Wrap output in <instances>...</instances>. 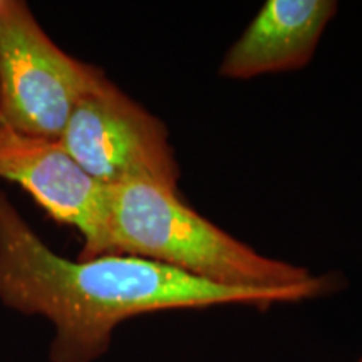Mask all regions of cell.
<instances>
[{"label":"cell","instance_id":"1","mask_svg":"<svg viewBox=\"0 0 362 362\" xmlns=\"http://www.w3.org/2000/svg\"><path fill=\"white\" fill-rule=\"evenodd\" d=\"M334 275L287 288L226 287L133 255L67 260L54 253L0 189V302L54 325L51 362H94L117 325L161 310L298 304L336 291Z\"/></svg>","mask_w":362,"mask_h":362},{"label":"cell","instance_id":"2","mask_svg":"<svg viewBox=\"0 0 362 362\" xmlns=\"http://www.w3.org/2000/svg\"><path fill=\"white\" fill-rule=\"evenodd\" d=\"M107 255L141 257L226 287L287 288L315 277L255 252L198 215L180 192L149 181L110 187Z\"/></svg>","mask_w":362,"mask_h":362},{"label":"cell","instance_id":"3","mask_svg":"<svg viewBox=\"0 0 362 362\" xmlns=\"http://www.w3.org/2000/svg\"><path fill=\"white\" fill-rule=\"evenodd\" d=\"M104 76L54 44L25 2L0 0V124L59 139L76 104Z\"/></svg>","mask_w":362,"mask_h":362},{"label":"cell","instance_id":"4","mask_svg":"<svg viewBox=\"0 0 362 362\" xmlns=\"http://www.w3.org/2000/svg\"><path fill=\"white\" fill-rule=\"evenodd\" d=\"M59 141L107 187L149 181L178 192L180 166L166 126L106 76L79 99Z\"/></svg>","mask_w":362,"mask_h":362},{"label":"cell","instance_id":"5","mask_svg":"<svg viewBox=\"0 0 362 362\" xmlns=\"http://www.w3.org/2000/svg\"><path fill=\"white\" fill-rule=\"evenodd\" d=\"M0 178L21 185L52 220L83 235L79 260L107 255L110 187L86 173L59 139L0 124Z\"/></svg>","mask_w":362,"mask_h":362},{"label":"cell","instance_id":"6","mask_svg":"<svg viewBox=\"0 0 362 362\" xmlns=\"http://www.w3.org/2000/svg\"><path fill=\"white\" fill-rule=\"evenodd\" d=\"M336 12L334 0H267L225 54L220 76L250 79L300 69L310 62Z\"/></svg>","mask_w":362,"mask_h":362},{"label":"cell","instance_id":"7","mask_svg":"<svg viewBox=\"0 0 362 362\" xmlns=\"http://www.w3.org/2000/svg\"><path fill=\"white\" fill-rule=\"evenodd\" d=\"M359 362H362V357H361V359H359Z\"/></svg>","mask_w":362,"mask_h":362}]
</instances>
